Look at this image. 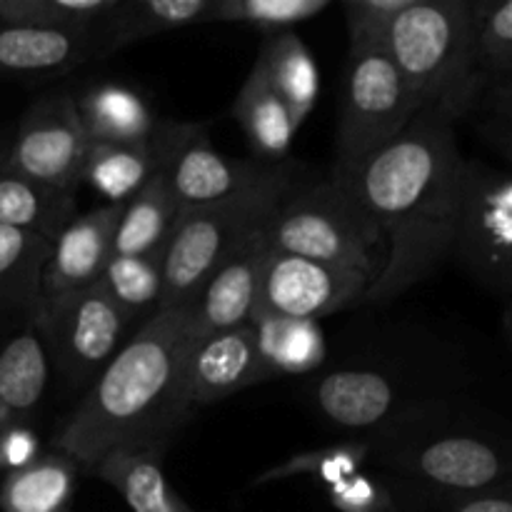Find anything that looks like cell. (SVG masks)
<instances>
[{"instance_id":"52a82bcc","label":"cell","mask_w":512,"mask_h":512,"mask_svg":"<svg viewBox=\"0 0 512 512\" xmlns=\"http://www.w3.org/2000/svg\"><path fill=\"white\" fill-rule=\"evenodd\" d=\"M348 60L330 178L355 173L418 115L403 78L383 50L350 55Z\"/></svg>"},{"instance_id":"74e56055","label":"cell","mask_w":512,"mask_h":512,"mask_svg":"<svg viewBox=\"0 0 512 512\" xmlns=\"http://www.w3.org/2000/svg\"><path fill=\"white\" fill-rule=\"evenodd\" d=\"M38 458V438L23 425H8L0 428V468H8L10 473L25 468Z\"/></svg>"},{"instance_id":"ac0fdd59","label":"cell","mask_w":512,"mask_h":512,"mask_svg":"<svg viewBox=\"0 0 512 512\" xmlns=\"http://www.w3.org/2000/svg\"><path fill=\"white\" fill-rule=\"evenodd\" d=\"M315 405L330 423L350 430L385 423L400 405V383L375 368H345L315 385Z\"/></svg>"},{"instance_id":"ba28073f","label":"cell","mask_w":512,"mask_h":512,"mask_svg":"<svg viewBox=\"0 0 512 512\" xmlns=\"http://www.w3.org/2000/svg\"><path fill=\"white\" fill-rule=\"evenodd\" d=\"M450 255L483 288L508 298L512 285L510 173L480 160H465Z\"/></svg>"},{"instance_id":"8d00e7d4","label":"cell","mask_w":512,"mask_h":512,"mask_svg":"<svg viewBox=\"0 0 512 512\" xmlns=\"http://www.w3.org/2000/svg\"><path fill=\"white\" fill-rule=\"evenodd\" d=\"M328 500L340 512H398L383 478L363 473L328 485Z\"/></svg>"},{"instance_id":"f546056e","label":"cell","mask_w":512,"mask_h":512,"mask_svg":"<svg viewBox=\"0 0 512 512\" xmlns=\"http://www.w3.org/2000/svg\"><path fill=\"white\" fill-rule=\"evenodd\" d=\"M250 325L258 340L265 378L283 373H308L325 360V340L318 323L255 315Z\"/></svg>"},{"instance_id":"7c38bea8","label":"cell","mask_w":512,"mask_h":512,"mask_svg":"<svg viewBox=\"0 0 512 512\" xmlns=\"http://www.w3.org/2000/svg\"><path fill=\"white\" fill-rule=\"evenodd\" d=\"M88 150L90 140L78 123L73 95L60 90L35 100L25 110L3 160L10 173L55 188L78 190Z\"/></svg>"},{"instance_id":"cb8c5ba5","label":"cell","mask_w":512,"mask_h":512,"mask_svg":"<svg viewBox=\"0 0 512 512\" xmlns=\"http://www.w3.org/2000/svg\"><path fill=\"white\" fill-rule=\"evenodd\" d=\"M155 135L148 143L90 145L80 170V185L93 188L108 205H125L158 173Z\"/></svg>"},{"instance_id":"484cf974","label":"cell","mask_w":512,"mask_h":512,"mask_svg":"<svg viewBox=\"0 0 512 512\" xmlns=\"http://www.w3.org/2000/svg\"><path fill=\"white\" fill-rule=\"evenodd\" d=\"M78 465L63 453L38 455L30 465L15 470L0 488L3 512H68L75 488Z\"/></svg>"},{"instance_id":"4dcf8cb0","label":"cell","mask_w":512,"mask_h":512,"mask_svg":"<svg viewBox=\"0 0 512 512\" xmlns=\"http://www.w3.org/2000/svg\"><path fill=\"white\" fill-rule=\"evenodd\" d=\"M118 0H0V25L93 35Z\"/></svg>"},{"instance_id":"4316f807","label":"cell","mask_w":512,"mask_h":512,"mask_svg":"<svg viewBox=\"0 0 512 512\" xmlns=\"http://www.w3.org/2000/svg\"><path fill=\"white\" fill-rule=\"evenodd\" d=\"M50 243L40 235L0 225V310L33 315L43 300V270Z\"/></svg>"},{"instance_id":"44dd1931","label":"cell","mask_w":512,"mask_h":512,"mask_svg":"<svg viewBox=\"0 0 512 512\" xmlns=\"http://www.w3.org/2000/svg\"><path fill=\"white\" fill-rule=\"evenodd\" d=\"M253 73H258L283 98L298 128L308 120V115L318 105V63H315L308 45L293 30L268 35L253 65Z\"/></svg>"},{"instance_id":"8fae6325","label":"cell","mask_w":512,"mask_h":512,"mask_svg":"<svg viewBox=\"0 0 512 512\" xmlns=\"http://www.w3.org/2000/svg\"><path fill=\"white\" fill-rule=\"evenodd\" d=\"M370 283L373 278L360 270L315 263L270 248L260 275L255 315L315 323L325 315L363 303Z\"/></svg>"},{"instance_id":"f35d334b","label":"cell","mask_w":512,"mask_h":512,"mask_svg":"<svg viewBox=\"0 0 512 512\" xmlns=\"http://www.w3.org/2000/svg\"><path fill=\"white\" fill-rule=\"evenodd\" d=\"M18 415L13 413V410L8 408V405L3 403V400H0V428H8V425H15L18 423Z\"/></svg>"},{"instance_id":"d6a6232c","label":"cell","mask_w":512,"mask_h":512,"mask_svg":"<svg viewBox=\"0 0 512 512\" xmlns=\"http://www.w3.org/2000/svg\"><path fill=\"white\" fill-rule=\"evenodd\" d=\"M475 58L485 88L512 83V0L473 3Z\"/></svg>"},{"instance_id":"f1b7e54d","label":"cell","mask_w":512,"mask_h":512,"mask_svg":"<svg viewBox=\"0 0 512 512\" xmlns=\"http://www.w3.org/2000/svg\"><path fill=\"white\" fill-rule=\"evenodd\" d=\"M165 250L145 255H113L100 275V288L113 298L135 330L160 310Z\"/></svg>"},{"instance_id":"4fadbf2b","label":"cell","mask_w":512,"mask_h":512,"mask_svg":"<svg viewBox=\"0 0 512 512\" xmlns=\"http://www.w3.org/2000/svg\"><path fill=\"white\" fill-rule=\"evenodd\" d=\"M263 380L268 378L255 330L253 325H243L190 343L180 373V395L185 408L193 413V408L213 405Z\"/></svg>"},{"instance_id":"7402d4cb","label":"cell","mask_w":512,"mask_h":512,"mask_svg":"<svg viewBox=\"0 0 512 512\" xmlns=\"http://www.w3.org/2000/svg\"><path fill=\"white\" fill-rule=\"evenodd\" d=\"M158 450L120 448L105 455L90 473L120 493L133 512H195L170 488Z\"/></svg>"},{"instance_id":"d6986e66","label":"cell","mask_w":512,"mask_h":512,"mask_svg":"<svg viewBox=\"0 0 512 512\" xmlns=\"http://www.w3.org/2000/svg\"><path fill=\"white\" fill-rule=\"evenodd\" d=\"M210 8L213 0H118L93 33V60L108 58L160 33L208 23Z\"/></svg>"},{"instance_id":"5b68a950","label":"cell","mask_w":512,"mask_h":512,"mask_svg":"<svg viewBox=\"0 0 512 512\" xmlns=\"http://www.w3.org/2000/svg\"><path fill=\"white\" fill-rule=\"evenodd\" d=\"M263 233L270 248L280 253L360 270L373 280L385 263L378 228L330 180L295 185L273 210Z\"/></svg>"},{"instance_id":"1f68e13d","label":"cell","mask_w":512,"mask_h":512,"mask_svg":"<svg viewBox=\"0 0 512 512\" xmlns=\"http://www.w3.org/2000/svg\"><path fill=\"white\" fill-rule=\"evenodd\" d=\"M383 483L398 512H512L508 488L458 493V490H440L413 480H400L393 475H385Z\"/></svg>"},{"instance_id":"8992f818","label":"cell","mask_w":512,"mask_h":512,"mask_svg":"<svg viewBox=\"0 0 512 512\" xmlns=\"http://www.w3.org/2000/svg\"><path fill=\"white\" fill-rule=\"evenodd\" d=\"M30 323L38 330L50 368L65 390H88L120 353L133 328L98 285L43 298Z\"/></svg>"},{"instance_id":"60d3db41","label":"cell","mask_w":512,"mask_h":512,"mask_svg":"<svg viewBox=\"0 0 512 512\" xmlns=\"http://www.w3.org/2000/svg\"><path fill=\"white\" fill-rule=\"evenodd\" d=\"M3 170H5V160L0 158V173H3Z\"/></svg>"},{"instance_id":"ab89813d","label":"cell","mask_w":512,"mask_h":512,"mask_svg":"<svg viewBox=\"0 0 512 512\" xmlns=\"http://www.w3.org/2000/svg\"><path fill=\"white\" fill-rule=\"evenodd\" d=\"M8 320H13V313H5V310H0V330L5 328V323H8Z\"/></svg>"},{"instance_id":"277c9868","label":"cell","mask_w":512,"mask_h":512,"mask_svg":"<svg viewBox=\"0 0 512 512\" xmlns=\"http://www.w3.org/2000/svg\"><path fill=\"white\" fill-rule=\"evenodd\" d=\"M295 185H298V178H295L293 165L280 163L255 188L225 203L180 213L178 225L165 248L160 310L190 308L213 270L248 235L268 223L280 200Z\"/></svg>"},{"instance_id":"d4e9b609","label":"cell","mask_w":512,"mask_h":512,"mask_svg":"<svg viewBox=\"0 0 512 512\" xmlns=\"http://www.w3.org/2000/svg\"><path fill=\"white\" fill-rule=\"evenodd\" d=\"M178 218V203L158 170L120 210L113 235V255H145L165 250Z\"/></svg>"},{"instance_id":"6da1fadb","label":"cell","mask_w":512,"mask_h":512,"mask_svg":"<svg viewBox=\"0 0 512 512\" xmlns=\"http://www.w3.org/2000/svg\"><path fill=\"white\" fill-rule=\"evenodd\" d=\"M453 120L418 113L413 123L355 173L330 178L378 228L385 263L365 303L398 300L453 253L463 153Z\"/></svg>"},{"instance_id":"ffe728a7","label":"cell","mask_w":512,"mask_h":512,"mask_svg":"<svg viewBox=\"0 0 512 512\" xmlns=\"http://www.w3.org/2000/svg\"><path fill=\"white\" fill-rule=\"evenodd\" d=\"M78 215V190L55 188L25 175L0 173V225L33 233L53 243Z\"/></svg>"},{"instance_id":"9c48e42d","label":"cell","mask_w":512,"mask_h":512,"mask_svg":"<svg viewBox=\"0 0 512 512\" xmlns=\"http://www.w3.org/2000/svg\"><path fill=\"white\" fill-rule=\"evenodd\" d=\"M160 165L180 213L225 203L263 183L275 165L230 160L210 145L203 125L165 123L155 130Z\"/></svg>"},{"instance_id":"3957f363","label":"cell","mask_w":512,"mask_h":512,"mask_svg":"<svg viewBox=\"0 0 512 512\" xmlns=\"http://www.w3.org/2000/svg\"><path fill=\"white\" fill-rule=\"evenodd\" d=\"M383 53L393 60L418 113L453 123L473 115L485 83L475 58L470 0H410Z\"/></svg>"},{"instance_id":"836d02e7","label":"cell","mask_w":512,"mask_h":512,"mask_svg":"<svg viewBox=\"0 0 512 512\" xmlns=\"http://www.w3.org/2000/svg\"><path fill=\"white\" fill-rule=\"evenodd\" d=\"M330 0H213L208 23H235L278 35L325 13Z\"/></svg>"},{"instance_id":"603a6c76","label":"cell","mask_w":512,"mask_h":512,"mask_svg":"<svg viewBox=\"0 0 512 512\" xmlns=\"http://www.w3.org/2000/svg\"><path fill=\"white\" fill-rule=\"evenodd\" d=\"M233 115L263 165L285 163L298 125L283 98L253 70L235 95Z\"/></svg>"},{"instance_id":"e575fe53","label":"cell","mask_w":512,"mask_h":512,"mask_svg":"<svg viewBox=\"0 0 512 512\" xmlns=\"http://www.w3.org/2000/svg\"><path fill=\"white\" fill-rule=\"evenodd\" d=\"M370 455H373V445L368 443H338L328 445V448L308 450V453L293 455V458L270 468L268 473L255 480V485L278 483V480L290 478H310L328 488V485L360 473V468H363V463H368Z\"/></svg>"},{"instance_id":"d590c367","label":"cell","mask_w":512,"mask_h":512,"mask_svg":"<svg viewBox=\"0 0 512 512\" xmlns=\"http://www.w3.org/2000/svg\"><path fill=\"white\" fill-rule=\"evenodd\" d=\"M410 0H345L343 13L348 25L350 55L383 50L395 18L405 10Z\"/></svg>"},{"instance_id":"7a4b0ae2","label":"cell","mask_w":512,"mask_h":512,"mask_svg":"<svg viewBox=\"0 0 512 512\" xmlns=\"http://www.w3.org/2000/svg\"><path fill=\"white\" fill-rule=\"evenodd\" d=\"M190 343V308L158 310L85 390L60 425L55 450L80 473H90L120 448L163 453L173 430L190 415L180 395Z\"/></svg>"},{"instance_id":"5bb4252c","label":"cell","mask_w":512,"mask_h":512,"mask_svg":"<svg viewBox=\"0 0 512 512\" xmlns=\"http://www.w3.org/2000/svg\"><path fill=\"white\" fill-rule=\"evenodd\" d=\"M268 250L270 245L260 228L213 270L190 305V338L200 340L250 325L258 308L260 275Z\"/></svg>"},{"instance_id":"30bf717a","label":"cell","mask_w":512,"mask_h":512,"mask_svg":"<svg viewBox=\"0 0 512 512\" xmlns=\"http://www.w3.org/2000/svg\"><path fill=\"white\" fill-rule=\"evenodd\" d=\"M385 475L458 493L508 488V460L490 440L470 433H440L400 440L378 455Z\"/></svg>"},{"instance_id":"2e32d148","label":"cell","mask_w":512,"mask_h":512,"mask_svg":"<svg viewBox=\"0 0 512 512\" xmlns=\"http://www.w3.org/2000/svg\"><path fill=\"white\" fill-rule=\"evenodd\" d=\"M75 115L90 145L148 143L160 120L143 93L120 80H95L73 95Z\"/></svg>"},{"instance_id":"9a60e30c","label":"cell","mask_w":512,"mask_h":512,"mask_svg":"<svg viewBox=\"0 0 512 512\" xmlns=\"http://www.w3.org/2000/svg\"><path fill=\"white\" fill-rule=\"evenodd\" d=\"M123 205H98L78 213L50 243V258L43 270V298L75 293L98 285L105 265L113 258V235Z\"/></svg>"},{"instance_id":"e0dca14e","label":"cell","mask_w":512,"mask_h":512,"mask_svg":"<svg viewBox=\"0 0 512 512\" xmlns=\"http://www.w3.org/2000/svg\"><path fill=\"white\" fill-rule=\"evenodd\" d=\"M95 58L93 35L73 30L0 25V75L50 80Z\"/></svg>"},{"instance_id":"83f0119b","label":"cell","mask_w":512,"mask_h":512,"mask_svg":"<svg viewBox=\"0 0 512 512\" xmlns=\"http://www.w3.org/2000/svg\"><path fill=\"white\" fill-rule=\"evenodd\" d=\"M50 373L53 368L48 350L35 325L30 323L25 330L10 335L0 348V400L18 418H28L43 403Z\"/></svg>"}]
</instances>
